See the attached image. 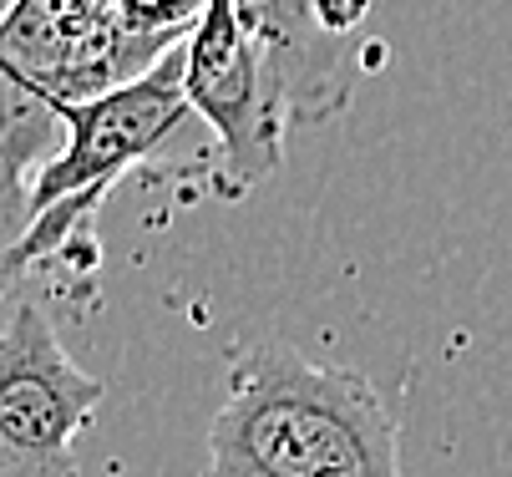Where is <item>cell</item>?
Here are the masks:
<instances>
[{
    "instance_id": "1",
    "label": "cell",
    "mask_w": 512,
    "mask_h": 477,
    "mask_svg": "<svg viewBox=\"0 0 512 477\" xmlns=\"http://www.w3.org/2000/svg\"><path fill=\"white\" fill-rule=\"evenodd\" d=\"M208 477H401V432L371 376L259 340L229 366Z\"/></svg>"
},
{
    "instance_id": "2",
    "label": "cell",
    "mask_w": 512,
    "mask_h": 477,
    "mask_svg": "<svg viewBox=\"0 0 512 477\" xmlns=\"http://www.w3.org/2000/svg\"><path fill=\"white\" fill-rule=\"evenodd\" d=\"M56 112H61L66 138L36 168V183H31V193L21 203L16 234L26 229L31 214L51 209V203H61V198L112 188L132 163L153 158L173 138V132L188 122V112H193L188 56H183V46H173L163 61H153L148 72H137L132 82H117V87H107L97 97L56 102Z\"/></svg>"
},
{
    "instance_id": "3",
    "label": "cell",
    "mask_w": 512,
    "mask_h": 477,
    "mask_svg": "<svg viewBox=\"0 0 512 477\" xmlns=\"http://www.w3.org/2000/svg\"><path fill=\"white\" fill-rule=\"evenodd\" d=\"M188 97L213 132V178L224 198H244L279 168L289 107L259 36L244 26L234 0H208L203 21L183 41Z\"/></svg>"
},
{
    "instance_id": "4",
    "label": "cell",
    "mask_w": 512,
    "mask_h": 477,
    "mask_svg": "<svg viewBox=\"0 0 512 477\" xmlns=\"http://www.w3.org/2000/svg\"><path fill=\"white\" fill-rule=\"evenodd\" d=\"M102 396V381L66 356L51 315L16 300L0 335V477H82L71 442Z\"/></svg>"
},
{
    "instance_id": "5",
    "label": "cell",
    "mask_w": 512,
    "mask_h": 477,
    "mask_svg": "<svg viewBox=\"0 0 512 477\" xmlns=\"http://www.w3.org/2000/svg\"><path fill=\"white\" fill-rule=\"evenodd\" d=\"M244 26L259 36L289 122H330L350 102V56L315 16V0H234Z\"/></svg>"
},
{
    "instance_id": "6",
    "label": "cell",
    "mask_w": 512,
    "mask_h": 477,
    "mask_svg": "<svg viewBox=\"0 0 512 477\" xmlns=\"http://www.w3.org/2000/svg\"><path fill=\"white\" fill-rule=\"evenodd\" d=\"M208 0H117V61L122 82L148 72L173 46L188 41V31L203 21Z\"/></svg>"
},
{
    "instance_id": "7",
    "label": "cell",
    "mask_w": 512,
    "mask_h": 477,
    "mask_svg": "<svg viewBox=\"0 0 512 477\" xmlns=\"http://www.w3.org/2000/svg\"><path fill=\"white\" fill-rule=\"evenodd\" d=\"M365 11H371V0H315V16H320V26L330 31V36H350L360 21H365Z\"/></svg>"
}]
</instances>
